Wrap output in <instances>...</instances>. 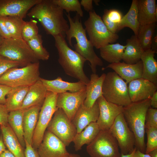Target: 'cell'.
<instances>
[{
  "label": "cell",
  "instance_id": "4316f807",
  "mask_svg": "<svg viewBox=\"0 0 157 157\" xmlns=\"http://www.w3.org/2000/svg\"><path fill=\"white\" fill-rule=\"evenodd\" d=\"M125 45L122 59L124 62L127 64H133L140 61L144 51L137 36L134 35L128 39Z\"/></svg>",
  "mask_w": 157,
  "mask_h": 157
},
{
  "label": "cell",
  "instance_id": "816d5d0a",
  "mask_svg": "<svg viewBox=\"0 0 157 157\" xmlns=\"http://www.w3.org/2000/svg\"><path fill=\"white\" fill-rule=\"evenodd\" d=\"M148 154L151 157H157V149L151 151Z\"/></svg>",
  "mask_w": 157,
  "mask_h": 157
},
{
  "label": "cell",
  "instance_id": "8992f818",
  "mask_svg": "<svg viewBox=\"0 0 157 157\" xmlns=\"http://www.w3.org/2000/svg\"><path fill=\"white\" fill-rule=\"evenodd\" d=\"M39 62L10 68L0 76V84L13 88L30 87L40 79Z\"/></svg>",
  "mask_w": 157,
  "mask_h": 157
},
{
  "label": "cell",
  "instance_id": "83f0119b",
  "mask_svg": "<svg viewBox=\"0 0 157 157\" xmlns=\"http://www.w3.org/2000/svg\"><path fill=\"white\" fill-rule=\"evenodd\" d=\"M100 131L97 122H94L90 124L80 132L77 133L72 141L75 151L81 150L83 145H88L91 142Z\"/></svg>",
  "mask_w": 157,
  "mask_h": 157
},
{
  "label": "cell",
  "instance_id": "f35d334b",
  "mask_svg": "<svg viewBox=\"0 0 157 157\" xmlns=\"http://www.w3.org/2000/svg\"><path fill=\"white\" fill-rule=\"evenodd\" d=\"M150 127L157 128V109L150 107L146 114L145 128Z\"/></svg>",
  "mask_w": 157,
  "mask_h": 157
},
{
  "label": "cell",
  "instance_id": "f6af8a7d",
  "mask_svg": "<svg viewBox=\"0 0 157 157\" xmlns=\"http://www.w3.org/2000/svg\"><path fill=\"white\" fill-rule=\"evenodd\" d=\"M0 35L3 39L12 38L5 25L3 17H0Z\"/></svg>",
  "mask_w": 157,
  "mask_h": 157
},
{
  "label": "cell",
  "instance_id": "b9f144b4",
  "mask_svg": "<svg viewBox=\"0 0 157 157\" xmlns=\"http://www.w3.org/2000/svg\"><path fill=\"white\" fill-rule=\"evenodd\" d=\"M9 112L4 104H0V125L8 124Z\"/></svg>",
  "mask_w": 157,
  "mask_h": 157
},
{
  "label": "cell",
  "instance_id": "7402d4cb",
  "mask_svg": "<svg viewBox=\"0 0 157 157\" xmlns=\"http://www.w3.org/2000/svg\"><path fill=\"white\" fill-rule=\"evenodd\" d=\"M47 92L40 79L29 87L20 109L24 110L34 106H42Z\"/></svg>",
  "mask_w": 157,
  "mask_h": 157
},
{
  "label": "cell",
  "instance_id": "d6a6232c",
  "mask_svg": "<svg viewBox=\"0 0 157 157\" xmlns=\"http://www.w3.org/2000/svg\"><path fill=\"white\" fill-rule=\"evenodd\" d=\"M156 26V23L140 25L137 36L144 51L150 50L152 48L153 37Z\"/></svg>",
  "mask_w": 157,
  "mask_h": 157
},
{
  "label": "cell",
  "instance_id": "db71d44e",
  "mask_svg": "<svg viewBox=\"0 0 157 157\" xmlns=\"http://www.w3.org/2000/svg\"><path fill=\"white\" fill-rule=\"evenodd\" d=\"M68 157H80V156L77 154L69 153Z\"/></svg>",
  "mask_w": 157,
  "mask_h": 157
},
{
  "label": "cell",
  "instance_id": "9f6ffc18",
  "mask_svg": "<svg viewBox=\"0 0 157 157\" xmlns=\"http://www.w3.org/2000/svg\"><path fill=\"white\" fill-rule=\"evenodd\" d=\"M3 39L1 37L0 35V42H1Z\"/></svg>",
  "mask_w": 157,
  "mask_h": 157
},
{
  "label": "cell",
  "instance_id": "44dd1931",
  "mask_svg": "<svg viewBox=\"0 0 157 157\" xmlns=\"http://www.w3.org/2000/svg\"><path fill=\"white\" fill-rule=\"evenodd\" d=\"M106 75L103 73L100 76L96 73L91 75L89 82L86 85V97L83 103L85 107L91 108L102 96V85Z\"/></svg>",
  "mask_w": 157,
  "mask_h": 157
},
{
  "label": "cell",
  "instance_id": "d590c367",
  "mask_svg": "<svg viewBox=\"0 0 157 157\" xmlns=\"http://www.w3.org/2000/svg\"><path fill=\"white\" fill-rule=\"evenodd\" d=\"M55 4L58 5L63 10L69 13L75 12L81 17L83 15L80 2L78 0H52Z\"/></svg>",
  "mask_w": 157,
  "mask_h": 157
},
{
  "label": "cell",
  "instance_id": "6f0895ef",
  "mask_svg": "<svg viewBox=\"0 0 157 157\" xmlns=\"http://www.w3.org/2000/svg\"><path fill=\"white\" fill-rule=\"evenodd\" d=\"M1 43V42H0V45Z\"/></svg>",
  "mask_w": 157,
  "mask_h": 157
},
{
  "label": "cell",
  "instance_id": "3957f363",
  "mask_svg": "<svg viewBox=\"0 0 157 157\" xmlns=\"http://www.w3.org/2000/svg\"><path fill=\"white\" fill-rule=\"evenodd\" d=\"M53 37L55 46L58 52V62L65 73L86 85L90 79L83 70L86 60L69 47L65 37L62 35H57Z\"/></svg>",
  "mask_w": 157,
  "mask_h": 157
},
{
  "label": "cell",
  "instance_id": "ab89813d",
  "mask_svg": "<svg viewBox=\"0 0 157 157\" xmlns=\"http://www.w3.org/2000/svg\"><path fill=\"white\" fill-rule=\"evenodd\" d=\"M19 67H21L19 63L0 56V76L9 69Z\"/></svg>",
  "mask_w": 157,
  "mask_h": 157
},
{
  "label": "cell",
  "instance_id": "4fadbf2b",
  "mask_svg": "<svg viewBox=\"0 0 157 157\" xmlns=\"http://www.w3.org/2000/svg\"><path fill=\"white\" fill-rule=\"evenodd\" d=\"M86 97V87L76 92H66L58 94L56 105L62 109L72 121Z\"/></svg>",
  "mask_w": 157,
  "mask_h": 157
},
{
  "label": "cell",
  "instance_id": "484cf974",
  "mask_svg": "<svg viewBox=\"0 0 157 157\" xmlns=\"http://www.w3.org/2000/svg\"><path fill=\"white\" fill-rule=\"evenodd\" d=\"M156 52L152 49L144 51L141 60L143 66L142 78L157 85V62L154 58Z\"/></svg>",
  "mask_w": 157,
  "mask_h": 157
},
{
  "label": "cell",
  "instance_id": "7dc6e473",
  "mask_svg": "<svg viewBox=\"0 0 157 157\" xmlns=\"http://www.w3.org/2000/svg\"><path fill=\"white\" fill-rule=\"evenodd\" d=\"M150 100V106L152 108H157V91H156L152 96Z\"/></svg>",
  "mask_w": 157,
  "mask_h": 157
},
{
  "label": "cell",
  "instance_id": "5bb4252c",
  "mask_svg": "<svg viewBox=\"0 0 157 157\" xmlns=\"http://www.w3.org/2000/svg\"><path fill=\"white\" fill-rule=\"evenodd\" d=\"M64 143L46 130L37 149L40 157H68L69 153Z\"/></svg>",
  "mask_w": 157,
  "mask_h": 157
},
{
  "label": "cell",
  "instance_id": "7a4b0ae2",
  "mask_svg": "<svg viewBox=\"0 0 157 157\" xmlns=\"http://www.w3.org/2000/svg\"><path fill=\"white\" fill-rule=\"evenodd\" d=\"M66 15L69 24L66 37L69 45L73 47L72 39L74 38L76 42L74 45L75 51L89 62L92 73H96L97 67L102 66L103 63L95 53L94 47L87 38L81 17L77 13L73 18L71 17L69 13Z\"/></svg>",
  "mask_w": 157,
  "mask_h": 157
},
{
  "label": "cell",
  "instance_id": "cb8c5ba5",
  "mask_svg": "<svg viewBox=\"0 0 157 157\" xmlns=\"http://www.w3.org/2000/svg\"><path fill=\"white\" fill-rule=\"evenodd\" d=\"M138 19L140 25L157 22V6L155 0H138Z\"/></svg>",
  "mask_w": 157,
  "mask_h": 157
},
{
  "label": "cell",
  "instance_id": "8fae6325",
  "mask_svg": "<svg viewBox=\"0 0 157 157\" xmlns=\"http://www.w3.org/2000/svg\"><path fill=\"white\" fill-rule=\"evenodd\" d=\"M68 146L77 133L76 128L63 110L60 108L56 111L47 130Z\"/></svg>",
  "mask_w": 157,
  "mask_h": 157
},
{
  "label": "cell",
  "instance_id": "2e32d148",
  "mask_svg": "<svg viewBox=\"0 0 157 157\" xmlns=\"http://www.w3.org/2000/svg\"><path fill=\"white\" fill-rule=\"evenodd\" d=\"M40 0H0V17L25 18L28 11Z\"/></svg>",
  "mask_w": 157,
  "mask_h": 157
},
{
  "label": "cell",
  "instance_id": "9a60e30c",
  "mask_svg": "<svg viewBox=\"0 0 157 157\" xmlns=\"http://www.w3.org/2000/svg\"><path fill=\"white\" fill-rule=\"evenodd\" d=\"M96 101L99 110L96 122L100 130H108L116 117L122 113L123 107L107 101L103 96Z\"/></svg>",
  "mask_w": 157,
  "mask_h": 157
},
{
  "label": "cell",
  "instance_id": "7bdbcfd3",
  "mask_svg": "<svg viewBox=\"0 0 157 157\" xmlns=\"http://www.w3.org/2000/svg\"><path fill=\"white\" fill-rule=\"evenodd\" d=\"M26 147L25 149V157H40L37 150L35 149L32 145L25 141Z\"/></svg>",
  "mask_w": 157,
  "mask_h": 157
},
{
  "label": "cell",
  "instance_id": "74e56055",
  "mask_svg": "<svg viewBox=\"0 0 157 157\" xmlns=\"http://www.w3.org/2000/svg\"><path fill=\"white\" fill-rule=\"evenodd\" d=\"M147 134V142L145 153L148 154L151 151L157 149V128L145 129Z\"/></svg>",
  "mask_w": 157,
  "mask_h": 157
},
{
  "label": "cell",
  "instance_id": "277c9868",
  "mask_svg": "<svg viewBox=\"0 0 157 157\" xmlns=\"http://www.w3.org/2000/svg\"><path fill=\"white\" fill-rule=\"evenodd\" d=\"M150 99H149L132 102L123 107L122 112L128 126L134 134L135 147L144 153L146 150L144 141L145 117L147 111L150 107Z\"/></svg>",
  "mask_w": 157,
  "mask_h": 157
},
{
  "label": "cell",
  "instance_id": "ba28073f",
  "mask_svg": "<svg viewBox=\"0 0 157 157\" xmlns=\"http://www.w3.org/2000/svg\"><path fill=\"white\" fill-rule=\"evenodd\" d=\"M84 24L89 40L97 49L113 43L119 38L117 34L112 33L108 29L101 17L94 10L89 12V17Z\"/></svg>",
  "mask_w": 157,
  "mask_h": 157
},
{
  "label": "cell",
  "instance_id": "e0dca14e",
  "mask_svg": "<svg viewBox=\"0 0 157 157\" xmlns=\"http://www.w3.org/2000/svg\"><path fill=\"white\" fill-rule=\"evenodd\" d=\"M129 84L128 91L132 102L150 99L157 90V84L142 78L133 80Z\"/></svg>",
  "mask_w": 157,
  "mask_h": 157
},
{
  "label": "cell",
  "instance_id": "603a6c76",
  "mask_svg": "<svg viewBox=\"0 0 157 157\" xmlns=\"http://www.w3.org/2000/svg\"><path fill=\"white\" fill-rule=\"evenodd\" d=\"M41 106H37L24 110L23 129L25 141L32 145L34 132Z\"/></svg>",
  "mask_w": 157,
  "mask_h": 157
},
{
  "label": "cell",
  "instance_id": "7c38bea8",
  "mask_svg": "<svg viewBox=\"0 0 157 157\" xmlns=\"http://www.w3.org/2000/svg\"><path fill=\"white\" fill-rule=\"evenodd\" d=\"M116 140L121 154H131L135 147V139L122 113L119 114L108 130Z\"/></svg>",
  "mask_w": 157,
  "mask_h": 157
},
{
  "label": "cell",
  "instance_id": "d4e9b609",
  "mask_svg": "<svg viewBox=\"0 0 157 157\" xmlns=\"http://www.w3.org/2000/svg\"><path fill=\"white\" fill-rule=\"evenodd\" d=\"M0 128L1 133L6 148L15 157H25V149L20 143L9 124L0 125Z\"/></svg>",
  "mask_w": 157,
  "mask_h": 157
},
{
  "label": "cell",
  "instance_id": "60d3db41",
  "mask_svg": "<svg viewBox=\"0 0 157 157\" xmlns=\"http://www.w3.org/2000/svg\"><path fill=\"white\" fill-rule=\"evenodd\" d=\"M110 22L118 25L120 22L122 17V14L119 10L115 9H105L104 11Z\"/></svg>",
  "mask_w": 157,
  "mask_h": 157
},
{
  "label": "cell",
  "instance_id": "52a82bcc",
  "mask_svg": "<svg viewBox=\"0 0 157 157\" xmlns=\"http://www.w3.org/2000/svg\"><path fill=\"white\" fill-rule=\"evenodd\" d=\"M127 83L115 72L106 74L102 87V96L108 101L125 106L132 102Z\"/></svg>",
  "mask_w": 157,
  "mask_h": 157
},
{
  "label": "cell",
  "instance_id": "9c48e42d",
  "mask_svg": "<svg viewBox=\"0 0 157 157\" xmlns=\"http://www.w3.org/2000/svg\"><path fill=\"white\" fill-rule=\"evenodd\" d=\"M58 95L48 91L41 107L32 140V146L36 149L41 142L49 122L58 108L56 105Z\"/></svg>",
  "mask_w": 157,
  "mask_h": 157
},
{
  "label": "cell",
  "instance_id": "ac0fdd59",
  "mask_svg": "<svg viewBox=\"0 0 157 157\" xmlns=\"http://www.w3.org/2000/svg\"><path fill=\"white\" fill-rule=\"evenodd\" d=\"M112 69L122 79L129 83L131 81L142 78L143 66L141 60L135 64H127L124 62L109 64L104 69Z\"/></svg>",
  "mask_w": 157,
  "mask_h": 157
},
{
  "label": "cell",
  "instance_id": "c3c4849f",
  "mask_svg": "<svg viewBox=\"0 0 157 157\" xmlns=\"http://www.w3.org/2000/svg\"><path fill=\"white\" fill-rule=\"evenodd\" d=\"M133 157H151L148 154L142 153L138 150L135 151L133 155Z\"/></svg>",
  "mask_w": 157,
  "mask_h": 157
},
{
  "label": "cell",
  "instance_id": "e575fe53",
  "mask_svg": "<svg viewBox=\"0 0 157 157\" xmlns=\"http://www.w3.org/2000/svg\"><path fill=\"white\" fill-rule=\"evenodd\" d=\"M3 17L11 38H22V29L24 22L23 18L18 16H7Z\"/></svg>",
  "mask_w": 157,
  "mask_h": 157
},
{
  "label": "cell",
  "instance_id": "8d00e7d4",
  "mask_svg": "<svg viewBox=\"0 0 157 157\" xmlns=\"http://www.w3.org/2000/svg\"><path fill=\"white\" fill-rule=\"evenodd\" d=\"M37 24V21L34 19L24 21L21 31L22 38L24 40L27 42L39 34Z\"/></svg>",
  "mask_w": 157,
  "mask_h": 157
},
{
  "label": "cell",
  "instance_id": "1f68e13d",
  "mask_svg": "<svg viewBox=\"0 0 157 157\" xmlns=\"http://www.w3.org/2000/svg\"><path fill=\"white\" fill-rule=\"evenodd\" d=\"M24 112V110L21 109L9 112L8 122L20 143L25 149L26 143L24 136L23 123Z\"/></svg>",
  "mask_w": 157,
  "mask_h": 157
},
{
  "label": "cell",
  "instance_id": "bcb514c9",
  "mask_svg": "<svg viewBox=\"0 0 157 157\" xmlns=\"http://www.w3.org/2000/svg\"><path fill=\"white\" fill-rule=\"evenodd\" d=\"M92 2V0H81L80 3L81 6L83 7L85 10L89 12L94 10Z\"/></svg>",
  "mask_w": 157,
  "mask_h": 157
},
{
  "label": "cell",
  "instance_id": "f1b7e54d",
  "mask_svg": "<svg viewBox=\"0 0 157 157\" xmlns=\"http://www.w3.org/2000/svg\"><path fill=\"white\" fill-rule=\"evenodd\" d=\"M29 87H13L7 94L5 104L9 112L21 109Z\"/></svg>",
  "mask_w": 157,
  "mask_h": 157
},
{
  "label": "cell",
  "instance_id": "5b68a950",
  "mask_svg": "<svg viewBox=\"0 0 157 157\" xmlns=\"http://www.w3.org/2000/svg\"><path fill=\"white\" fill-rule=\"evenodd\" d=\"M0 56L19 63L21 67L39 62L27 42L22 38L3 39L0 45Z\"/></svg>",
  "mask_w": 157,
  "mask_h": 157
},
{
  "label": "cell",
  "instance_id": "f5cc1de1",
  "mask_svg": "<svg viewBox=\"0 0 157 157\" xmlns=\"http://www.w3.org/2000/svg\"><path fill=\"white\" fill-rule=\"evenodd\" d=\"M136 150V148L135 147L133 151L131 154L125 155L121 154V157H133V154Z\"/></svg>",
  "mask_w": 157,
  "mask_h": 157
},
{
  "label": "cell",
  "instance_id": "836d02e7",
  "mask_svg": "<svg viewBox=\"0 0 157 157\" xmlns=\"http://www.w3.org/2000/svg\"><path fill=\"white\" fill-rule=\"evenodd\" d=\"M43 41L42 35L39 34L26 42L39 60H47L49 59L50 54L43 47Z\"/></svg>",
  "mask_w": 157,
  "mask_h": 157
},
{
  "label": "cell",
  "instance_id": "ee69618b",
  "mask_svg": "<svg viewBox=\"0 0 157 157\" xmlns=\"http://www.w3.org/2000/svg\"><path fill=\"white\" fill-rule=\"evenodd\" d=\"M12 88L0 84V104L5 105L6 101V97L11 90Z\"/></svg>",
  "mask_w": 157,
  "mask_h": 157
},
{
  "label": "cell",
  "instance_id": "f546056e",
  "mask_svg": "<svg viewBox=\"0 0 157 157\" xmlns=\"http://www.w3.org/2000/svg\"><path fill=\"white\" fill-rule=\"evenodd\" d=\"M126 45L119 43L109 44L100 48V53L101 57L111 63L120 62L122 60Z\"/></svg>",
  "mask_w": 157,
  "mask_h": 157
},
{
  "label": "cell",
  "instance_id": "681fc988",
  "mask_svg": "<svg viewBox=\"0 0 157 157\" xmlns=\"http://www.w3.org/2000/svg\"><path fill=\"white\" fill-rule=\"evenodd\" d=\"M6 149L3 142V138L1 134L0 135V156L2 153Z\"/></svg>",
  "mask_w": 157,
  "mask_h": 157
},
{
  "label": "cell",
  "instance_id": "f907efd6",
  "mask_svg": "<svg viewBox=\"0 0 157 157\" xmlns=\"http://www.w3.org/2000/svg\"><path fill=\"white\" fill-rule=\"evenodd\" d=\"M0 157H15L8 149H6L1 154Z\"/></svg>",
  "mask_w": 157,
  "mask_h": 157
},
{
  "label": "cell",
  "instance_id": "30bf717a",
  "mask_svg": "<svg viewBox=\"0 0 157 157\" xmlns=\"http://www.w3.org/2000/svg\"><path fill=\"white\" fill-rule=\"evenodd\" d=\"M86 151L90 157H121L117 142L109 130H100L87 145Z\"/></svg>",
  "mask_w": 157,
  "mask_h": 157
},
{
  "label": "cell",
  "instance_id": "11a10c76",
  "mask_svg": "<svg viewBox=\"0 0 157 157\" xmlns=\"http://www.w3.org/2000/svg\"><path fill=\"white\" fill-rule=\"evenodd\" d=\"M100 0H95L93 1H94L96 5H98L99 3L100 2Z\"/></svg>",
  "mask_w": 157,
  "mask_h": 157
},
{
  "label": "cell",
  "instance_id": "6da1fadb",
  "mask_svg": "<svg viewBox=\"0 0 157 157\" xmlns=\"http://www.w3.org/2000/svg\"><path fill=\"white\" fill-rule=\"evenodd\" d=\"M27 15L38 19L48 34L66 37L69 25L64 16L63 10L52 0H40Z\"/></svg>",
  "mask_w": 157,
  "mask_h": 157
},
{
  "label": "cell",
  "instance_id": "ffe728a7",
  "mask_svg": "<svg viewBox=\"0 0 157 157\" xmlns=\"http://www.w3.org/2000/svg\"><path fill=\"white\" fill-rule=\"evenodd\" d=\"M40 80L47 91L58 94L67 91L74 92L78 91L86 87V85L80 81L70 82L63 81L58 76L56 79L49 80L40 78Z\"/></svg>",
  "mask_w": 157,
  "mask_h": 157
},
{
  "label": "cell",
  "instance_id": "d6986e66",
  "mask_svg": "<svg viewBox=\"0 0 157 157\" xmlns=\"http://www.w3.org/2000/svg\"><path fill=\"white\" fill-rule=\"evenodd\" d=\"M99 113V106L97 101L90 108L82 105L72 121L76 128L77 133L81 132L91 123L96 122Z\"/></svg>",
  "mask_w": 157,
  "mask_h": 157
},
{
  "label": "cell",
  "instance_id": "4dcf8cb0",
  "mask_svg": "<svg viewBox=\"0 0 157 157\" xmlns=\"http://www.w3.org/2000/svg\"><path fill=\"white\" fill-rule=\"evenodd\" d=\"M140 25L138 19V0H133L129 11L123 16L118 25L117 32L127 27L133 31L135 35H137Z\"/></svg>",
  "mask_w": 157,
  "mask_h": 157
}]
</instances>
